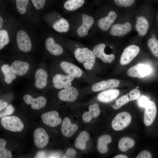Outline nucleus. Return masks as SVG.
<instances>
[{
	"label": "nucleus",
	"mask_w": 158,
	"mask_h": 158,
	"mask_svg": "<svg viewBox=\"0 0 158 158\" xmlns=\"http://www.w3.org/2000/svg\"><path fill=\"white\" fill-rule=\"evenodd\" d=\"M92 9L89 5L85 6L72 13L68 18L71 37L79 39L93 37L95 33L96 19Z\"/></svg>",
	"instance_id": "nucleus-1"
},
{
	"label": "nucleus",
	"mask_w": 158,
	"mask_h": 158,
	"mask_svg": "<svg viewBox=\"0 0 158 158\" xmlns=\"http://www.w3.org/2000/svg\"><path fill=\"white\" fill-rule=\"evenodd\" d=\"M155 12L150 0H142L135 8V31L140 39L145 37L151 29Z\"/></svg>",
	"instance_id": "nucleus-2"
},
{
	"label": "nucleus",
	"mask_w": 158,
	"mask_h": 158,
	"mask_svg": "<svg viewBox=\"0 0 158 158\" xmlns=\"http://www.w3.org/2000/svg\"><path fill=\"white\" fill-rule=\"evenodd\" d=\"M95 13V33L105 34L122 12L107 2L100 4Z\"/></svg>",
	"instance_id": "nucleus-3"
},
{
	"label": "nucleus",
	"mask_w": 158,
	"mask_h": 158,
	"mask_svg": "<svg viewBox=\"0 0 158 158\" xmlns=\"http://www.w3.org/2000/svg\"><path fill=\"white\" fill-rule=\"evenodd\" d=\"M135 9L122 12L108 32L107 37L119 38L125 37L135 31L134 12Z\"/></svg>",
	"instance_id": "nucleus-4"
},
{
	"label": "nucleus",
	"mask_w": 158,
	"mask_h": 158,
	"mask_svg": "<svg viewBox=\"0 0 158 158\" xmlns=\"http://www.w3.org/2000/svg\"><path fill=\"white\" fill-rule=\"evenodd\" d=\"M71 40L75 47L74 49L73 54L76 59L83 64L86 70L92 69L95 63L96 57L92 51L87 47L80 46L74 41Z\"/></svg>",
	"instance_id": "nucleus-5"
},
{
	"label": "nucleus",
	"mask_w": 158,
	"mask_h": 158,
	"mask_svg": "<svg viewBox=\"0 0 158 158\" xmlns=\"http://www.w3.org/2000/svg\"><path fill=\"white\" fill-rule=\"evenodd\" d=\"M97 40V43L94 46L92 50L96 56L100 59L105 63H111L115 59L114 54L108 55L104 52L106 45L105 38H100Z\"/></svg>",
	"instance_id": "nucleus-6"
},
{
	"label": "nucleus",
	"mask_w": 158,
	"mask_h": 158,
	"mask_svg": "<svg viewBox=\"0 0 158 158\" xmlns=\"http://www.w3.org/2000/svg\"><path fill=\"white\" fill-rule=\"evenodd\" d=\"M1 123L4 128L12 132H20L24 127L21 120L14 116L3 118Z\"/></svg>",
	"instance_id": "nucleus-7"
},
{
	"label": "nucleus",
	"mask_w": 158,
	"mask_h": 158,
	"mask_svg": "<svg viewBox=\"0 0 158 158\" xmlns=\"http://www.w3.org/2000/svg\"><path fill=\"white\" fill-rule=\"evenodd\" d=\"M140 48L134 44L127 46L123 49L120 57V63L122 65L128 64L139 53Z\"/></svg>",
	"instance_id": "nucleus-8"
},
{
	"label": "nucleus",
	"mask_w": 158,
	"mask_h": 158,
	"mask_svg": "<svg viewBox=\"0 0 158 158\" xmlns=\"http://www.w3.org/2000/svg\"><path fill=\"white\" fill-rule=\"evenodd\" d=\"M52 27L55 31L60 33H70L71 25L68 19L61 17L59 14H54Z\"/></svg>",
	"instance_id": "nucleus-9"
},
{
	"label": "nucleus",
	"mask_w": 158,
	"mask_h": 158,
	"mask_svg": "<svg viewBox=\"0 0 158 158\" xmlns=\"http://www.w3.org/2000/svg\"><path fill=\"white\" fill-rule=\"evenodd\" d=\"M131 117L127 112H123L118 114L113 120L111 126L116 131L121 130L127 127L130 123Z\"/></svg>",
	"instance_id": "nucleus-10"
},
{
	"label": "nucleus",
	"mask_w": 158,
	"mask_h": 158,
	"mask_svg": "<svg viewBox=\"0 0 158 158\" xmlns=\"http://www.w3.org/2000/svg\"><path fill=\"white\" fill-rule=\"evenodd\" d=\"M16 42L19 49L23 52H28L31 49L32 43L27 33L23 30L17 32L16 36Z\"/></svg>",
	"instance_id": "nucleus-11"
},
{
	"label": "nucleus",
	"mask_w": 158,
	"mask_h": 158,
	"mask_svg": "<svg viewBox=\"0 0 158 158\" xmlns=\"http://www.w3.org/2000/svg\"><path fill=\"white\" fill-rule=\"evenodd\" d=\"M151 71V68L148 65L139 63L129 68L127 72V74L132 77L141 78L150 74Z\"/></svg>",
	"instance_id": "nucleus-12"
},
{
	"label": "nucleus",
	"mask_w": 158,
	"mask_h": 158,
	"mask_svg": "<svg viewBox=\"0 0 158 158\" xmlns=\"http://www.w3.org/2000/svg\"><path fill=\"white\" fill-rule=\"evenodd\" d=\"M145 37L149 50L153 56L158 58V36L157 32L152 27Z\"/></svg>",
	"instance_id": "nucleus-13"
},
{
	"label": "nucleus",
	"mask_w": 158,
	"mask_h": 158,
	"mask_svg": "<svg viewBox=\"0 0 158 158\" xmlns=\"http://www.w3.org/2000/svg\"><path fill=\"white\" fill-rule=\"evenodd\" d=\"M74 78L71 75L57 74L53 78L52 82L54 84V87L58 89H61L63 88L64 89L68 88L71 86V82Z\"/></svg>",
	"instance_id": "nucleus-14"
},
{
	"label": "nucleus",
	"mask_w": 158,
	"mask_h": 158,
	"mask_svg": "<svg viewBox=\"0 0 158 158\" xmlns=\"http://www.w3.org/2000/svg\"><path fill=\"white\" fill-rule=\"evenodd\" d=\"M34 140L36 146L40 148L44 147L48 144L49 137L45 130L41 128H38L34 131Z\"/></svg>",
	"instance_id": "nucleus-15"
},
{
	"label": "nucleus",
	"mask_w": 158,
	"mask_h": 158,
	"mask_svg": "<svg viewBox=\"0 0 158 158\" xmlns=\"http://www.w3.org/2000/svg\"><path fill=\"white\" fill-rule=\"evenodd\" d=\"M157 113V109L155 103L149 101L145 107L144 116V122L145 124L149 126L154 121Z\"/></svg>",
	"instance_id": "nucleus-16"
},
{
	"label": "nucleus",
	"mask_w": 158,
	"mask_h": 158,
	"mask_svg": "<svg viewBox=\"0 0 158 158\" xmlns=\"http://www.w3.org/2000/svg\"><path fill=\"white\" fill-rule=\"evenodd\" d=\"M59 116L58 112L53 111L43 114L41 116V118L46 125L54 127L60 124L62 121L61 119Z\"/></svg>",
	"instance_id": "nucleus-17"
},
{
	"label": "nucleus",
	"mask_w": 158,
	"mask_h": 158,
	"mask_svg": "<svg viewBox=\"0 0 158 158\" xmlns=\"http://www.w3.org/2000/svg\"><path fill=\"white\" fill-rule=\"evenodd\" d=\"M138 0H107L109 3L119 10L123 11L135 9Z\"/></svg>",
	"instance_id": "nucleus-18"
},
{
	"label": "nucleus",
	"mask_w": 158,
	"mask_h": 158,
	"mask_svg": "<svg viewBox=\"0 0 158 158\" xmlns=\"http://www.w3.org/2000/svg\"><path fill=\"white\" fill-rule=\"evenodd\" d=\"M78 95L77 89L71 86L62 90L58 94L59 98L61 101L69 102L75 100Z\"/></svg>",
	"instance_id": "nucleus-19"
},
{
	"label": "nucleus",
	"mask_w": 158,
	"mask_h": 158,
	"mask_svg": "<svg viewBox=\"0 0 158 158\" xmlns=\"http://www.w3.org/2000/svg\"><path fill=\"white\" fill-rule=\"evenodd\" d=\"M87 3V0H66L63 6L65 11L72 14L85 7Z\"/></svg>",
	"instance_id": "nucleus-20"
},
{
	"label": "nucleus",
	"mask_w": 158,
	"mask_h": 158,
	"mask_svg": "<svg viewBox=\"0 0 158 158\" xmlns=\"http://www.w3.org/2000/svg\"><path fill=\"white\" fill-rule=\"evenodd\" d=\"M45 45L47 49L52 55L58 56L61 55L63 52L62 46L56 42L55 38L53 37H49L47 39Z\"/></svg>",
	"instance_id": "nucleus-21"
},
{
	"label": "nucleus",
	"mask_w": 158,
	"mask_h": 158,
	"mask_svg": "<svg viewBox=\"0 0 158 158\" xmlns=\"http://www.w3.org/2000/svg\"><path fill=\"white\" fill-rule=\"evenodd\" d=\"M23 99L26 104H31V108L35 110L40 109L43 108L47 102L46 98L42 96L34 99L30 95L26 94L23 96Z\"/></svg>",
	"instance_id": "nucleus-22"
},
{
	"label": "nucleus",
	"mask_w": 158,
	"mask_h": 158,
	"mask_svg": "<svg viewBox=\"0 0 158 158\" xmlns=\"http://www.w3.org/2000/svg\"><path fill=\"white\" fill-rule=\"evenodd\" d=\"M60 66L64 72L68 75L73 76L75 78H80L83 74V72L79 67L68 61L61 62Z\"/></svg>",
	"instance_id": "nucleus-23"
},
{
	"label": "nucleus",
	"mask_w": 158,
	"mask_h": 158,
	"mask_svg": "<svg viewBox=\"0 0 158 158\" xmlns=\"http://www.w3.org/2000/svg\"><path fill=\"white\" fill-rule=\"evenodd\" d=\"M119 84V81L116 79H111L102 81L94 84L92 86V90L95 92L112 89L117 87Z\"/></svg>",
	"instance_id": "nucleus-24"
},
{
	"label": "nucleus",
	"mask_w": 158,
	"mask_h": 158,
	"mask_svg": "<svg viewBox=\"0 0 158 158\" xmlns=\"http://www.w3.org/2000/svg\"><path fill=\"white\" fill-rule=\"evenodd\" d=\"M78 126L71 123L70 119L66 117L63 119L61 125V131L62 134L66 137H70L77 130Z\"/></svg>",
	"instance_id": "nucleus-25"
},
{
	"label": "nucleus",
	"mask_w": 158,
	"mask_h": 158,
	"mask_svg": "<svg viewBox=\"0 0 158 158\" xmlns=\"http://www.w3.org/2000/svg\"><path fill=\"white\" fill-rule=\"evenodd\" d=\"M119 94V91L118 90H109L99 93L97 96V99L101 102L108 103L115 99Z\"/></svg>",
	"instance_id": "nucleus-26"
},
{
	"label": "nucleus",
	"mask_w": 158,
	"mask_h": 158,
	"mask_svg": "<svg viewBox=\"0 0 158 158\" xmlns=\"http://www.w3.org/2000/svg\"><path fill=\"white\" fill-rule=\"evenodd\" d=\"M29 64L26 62L17 60L12 63L11 67L13 72L18 75H23L25 74L28 71Z\"/></svg>",
	"instance_id": "nucleus-27"
},
{
	"label": "nucleus",
	"mask_w": 158,
	"mask_h": 158,
	"mask_svg": "<svg viewBox=\"0 0 158 158\" xmlns=\"http://www.w3.org/2000/svg\"><path fill=\"white\" fill-rule=\"evenodd\" d=\"M35 77L36 80L35 85L36 88L42 89L46 86L48 74L46 71L42 68L38 69L35 73Z\"/></svg>",
	"instance_id": "nucleus-28"
},
{
	"label": "nucleus",
	"mask_w": 158,
	"mask_h": 158,
	"mask_svg": "<svg viewBox=\"0 0 158 158\" xmlns=\"http://www.w3.org/2000/svg\"><path fill=\"white\" fill-rule=\"evenodd\" d=\"M99 108V105L96 103L90 105L89 107V111L85 112L83 115V121L87 123L91 121L92 118L98 116L100 113V109Z\"/></svg>",
	"instance_id": "nucleus-29"
},
{
	"label": "nucleus",
	"mask_w": 158,
	"mask_h": 158,
	"mask_svg": "<svg viewBox=\"0 0 158 158\" xmlns=\"http://www.w3.org/2000/svg\"><path fill=\"white\" fill-rule=\"evenodd\" d=\"M111 141V138L109 135H104L100 136L98 141L97 149L98 151L101 154L106 153L108 150L107 144Z\"/></svg>",
	"instance_id": "nucleus-30"
},
{
	"label": "nucleus",
	"mask_w": 158,
	"mask_h": 158,
	"mask_svg": "<svg viewBox=\"0 0 158 158\" xmlns=\"http://www.w3.org/2000/svg\"><path fill=\"white\" fill-rule=\"evenodd\" d=\"M89 138L90 135L87 132L85 131H82L75 140V147L80 150H84L86 147V142Z\"/></svg>",
	"instance_id": "nucleus-31"
},
{
	"label": "nucleus",
	"mask_w": 158,
	"mask_h": 158,
	"mask_svg": "<svg viewBox=\"0 0 158 158\" xmlns=\"http://www.w3.org/2000/svg\"><path fill=\"white\" fill-rule=\"evenodd\" d=\"M135 144V142L133 139L129 137H124L119 141L118 147L121 151L125 152L128 149L133 147Z\"/></svg>",
	"instance_id": "nucleus-32"
},
{
	"label": "nucleus",
	"mask_w": 158,
	"mask_h": 158,
	"mask_svg": "<svg viewBox=\"0 0 158 158\" xmlns=\"http://www.w3.org/2000/svg\"><path fill=\"white\" fill-rule=\"evenodd\" d=\"M1 70L5 76V81L8 84H10L16 77V74L8 64L3 65L1 67Z\"/></svg>",
	"instance_id": "nucleus-33"
},
{
	"label": "nucleus",
	"mask_w": 158,
	"mask_h": 158,
	"mask_svg": "<svg viewBox=\"0 0 158 158\" xmlns=\"http://www.w3.org/2000/svg\"><path fill=\"white\" fill-rule=\"evenodd\" d=\"M6 142L2 138L0 139V158H10L12 157L11 152L5 149Z\"/></svg>",
	"instance_id": "nucleus-34"
},
{
	"label": "nucleus",
	"mask_w": 158,
	"mask_h": 158,
	"mask_svg": "<svg viewBox=\"0 0 158 158\" xmlns=\"http://www.w3.org/2000/svg\"><path fill=\"white\" fill-rule=\"evenodd\" d=\"M9 42L8 34L7 31L4 29L0 30V49H1Z\"/></svg>",
	"instance_id": "nucleus-35"
},
{
	"label": "nucleus",
	"mask_w": 158,
	"mask_h": 158,
	"mask_svg": "<svg viewBox=\"0 0 158 158\" xmlns=\"http://www.w3.org/2000/svg\"><path fill=\"white\" fill-rule=\"evenodd\" d=\"M17 9L20 13L24 14L27 9L29 0H15Z\"/></svg>",
	"instance_id": "nucleus-36"
},
{
	"label": "nucleus",
	"mask_w": 158,
	"mask_h": 158,
	"mask_svg": "<svg viewBox=\"0 0 158 158\" xmlns=\"http://www.w3.org/2000/svg\"><path fill=\"white\" fill-rule=\"evenodd\" d=\"M129 101V98L127 95L123 96L116 100L115 104L113 106V108L114 109H118Z\"/></svg>",
	"instance_id": "nucleus-37"
},
{
	"label": "nucleus",
	"mask_w": 158,
	"mask_h": 158,
	"mask_svg": "<svg viewBox=\"0 0 158 158\" xmlns=\"http://www.w3.org/2000/svg\"><path fill=\"white\" fill-rule=\"evenodd\" d=\"M140 92L137 89L131 90L129 93V101H133L138 99L140 95Z\"/></svg>",
	"instance_id": "nucleus-38"
},
{
	"label": "nucleus",
	"mask_w": 158,
	"mask_h": 158,
	"mask_svg": "<svg viewBox=\"0 0 158 158\" xmlns=\"http://www.w3.org/2000/svg\"><path fill=\"white\" fill-rule=\"evenodd\" d=\"M35 8L38 10L43 8L45 5V0H31Z\"/></svg>",
	"instance_id": "nucleus-39"
},
{
	"label": "nucleus",
	"mask_w": 158,
	"mask_h": 158,
	"mask_svg": "<svg viewBox=\"0 0 158 158\" xmlns=\"http://www.w3.org/2000/svg\"><path fill=\"white\" fill-rule=\"evenodd\" d=\"M14 109L11 105H9L6 108L5 110L3 111L0 113V118L4 117L11 114L14 111Z\"/></svg>",
	"instance_id": "nucleus-40"
},
{
	"label": "nucleus",
	"mask_w": 158,
	"mask_h": 158,
	"mask_svg": "<svg viewBox=\"0 0 158 158\" xmlns=\"http://www.w3.org/2000/svg\"><path fill=\"white\" fill-rule=\"evenodd\" d=\"M76 154V152L74 149L69 148L67 150L65 154L62 156V158H74Z\"/></svg>",
	"instance_id": "nucleus-41"
},
{
	"label": "nucleus",
	"mask_w": 158,
	"mask_h": 158,
	"mask_svg": "<svg viewBox=\"0 0 158 158\" xmlns=\"http://www.w3.org/2000/svg\"><path fill=\"white\" fill-rule=\"evenodd\" d=\"M149 101L147 97L142 96L139 99L138 104L140 107L145 108Z\"/></svg>",
	"instance_id": "nucleus-42"
},
{
	"label": "nucleus",
	"mask_w": 158,
	"mask_h": 158,
	"mask_svg": "<svg viewBox=\"0 0 158 158\" xmlns=\"http://www.w3.org/2000/svg\"><path fill=\"white\" fill-rule=\"evenodd\" d=\"M151 154L147 150H143L140 152L136 157V158H151Z\"/></svg>",
	"instance_id": "nucleus-43"
},
{
	"label": "nucleus",
	"mask_w": 158,
	"mask_h": 158,
	"mask_svg": "<svg viewBox=\"0 0 158 158\" xmlns=\"http://www.w3.org/2000/svg\"><path fill=\"white\" fill-rule=\"evenodd\" d=\"M152 27L155 30L158 36V11H156Z\"/></svg>",
	"instance_id": "nucleus-44"
},
{
	"label": "nucleus",
	"mask_w": 158,
	"mask_h": 158,
	"mask_svg": "<svg viewBox=\"0 0 158 158\" xmlns=\"http://www.w3.org/2000/svg\"><path fill=\"white\" fill-rule=\"evenodd\" d=\"M103 0H93L89 6L91 7L99 6L101 4Z\"/></svg>",
	"instance_id": "nucleus-45"
},
{
	"label": "nucleus",
	"mask_w": 158,
	"mask_h": 158,
	"mask_svg": "<svg viewBox=\"0 0 158 158\" xmlns=\"http://www.w3.org/2000/svg\"><path fill=\"white\" fill-rule=\"evenodd\" d=\"M7 104L6 102H4L1 104L0 106V111L5 108L7 105Z\"/></svg>",
	"instance_id": "nucleus-46"
},
{
	"label": "nucleus",
	"mask_w": 158,
	"mask_h": 158,
	"mask_svg": "<svg viewBox=\"0 0 158 158\" xmlns=\"http://www.w3.org/2000/svg\"><path fill=\"white\" fill-rule=\"evenodd\" d=\"M114 158H128V157L124 154H118L115 156Z\"/></svg>",
	"instance_id": "nucleus-47"
},
{
	"label": "nucleus",
	"mask_w": 158,
	"mask_h": 158,
	"mask_svg": "<svg viewBox=\"0 0 158 158\" xmlns=\"http://www.w3.org/2000/svg\"><path fill=\"white\" fill-rule=\"evenodd\" d=\"M3 20L2 17L0 16V29H1L3 24Z\"/></svg>",
	"instance_id": "nucleus-48"
}]
</instances>
